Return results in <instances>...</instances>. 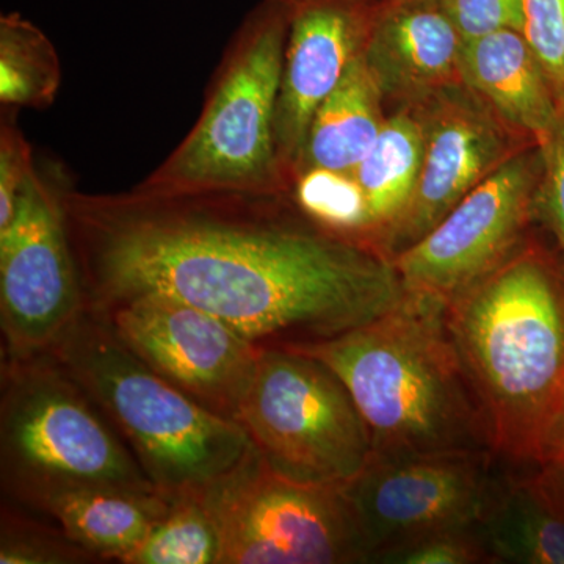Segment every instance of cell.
I'll use <instances>...</instances> for the list:
<instances>
[{"instance_id":"8992f818","label":"cell","mask_w":564,"mask_h":564,"mask_svg":"<svg viewBox=\"0 0 564 564\" xmlns=\"http://www.w3.org/2000/svg\"><path fill=\"white\" fill-rule=\"evenodd\" d=\"M0 388V477L13 502L79 486L158 489L51 352L2 361Z\"/></svg>"},{"instance_id":"4dcf8cb0","label":"cell","mask_w":564,"mask_h":564,"mask_svg":"<svg viewBox=\"0 0 564 564\" xmlns=\"http://www.w3.org/2000/svg\"><path fill=\"white\" fill-rule=\"evenodd\" d=\"M400 2H408V3H440L441 0H400Z\"/></svg>"},{"instance_id":"7a4b0ae2","label":"cell","mask_w":564,"mask_h":564,"mask_svg":"<svg viewBox=\"0 0 564 564\" xmlns=\"http://www.w3.org/2000/svg\"><path fill=\"white\" fill-rule=\"evenodd\" d=\"M447 322L494 456L551 462L564 433V274L518 252L451 300Z\"/></svg>"},{"instance_id":"7c38bea8","label":"cell","mask_w":564,"mask_h":564,"mask_svg":"<svg viewBox=\"0 0 564 564\" xmlns=\"http://www.w3.org/2000/svg\"><path fill=\"white\" fill-rule=\"evenodd\" d=\"M527 158L500 163L447 217L392 259L404 291L448 303L513 254L530 204Z\"/></svg>"},{"instance_id":"9c48e42d","label":"cell","mask_w":564,"mask_h":564,"mask_svg":"<svg viewBox=\"0 0 564 564\" xmlns=\"http://www.w3.org/2000/svg\"><path fill=\"white\" fill-rule=\"evenodd\" d=\"M84 313L61 185L35 170L0 231L2 361L50 351Z\"/></svg>"},{"instance_id":"f546056e","label":"cell","mask_w":564,"mask_h":564,"mask_svg":"<svg viewBox=\"0 0 564 564\" xmlns=\"http://www.w3.org/2000/svg\"><path fill=\"white\" fill-rule=\"evenodd\" d=\"M547 464H552V466H555L556 469H558L564 477V433L563 436L560 437L558 444H556L554 455H552L551 462H549Z\"/></svg>"},{"instance_id":"ffe728a7","label":"cell","mask_w":564,"mask_h":564,"mask_svg":"<svg viewBox=\"0 0 564 564\" xmlns=\"http://www.w3.org/2000/svg\"><path fill=\"white\" fill-rule=\"evenodd\" d=\"M425 144L421 126L399 115L384 121L373 147L352 172L369 203L381 254H384L383 242L386 245L393 226L413 199L425 159Z\"/></svg>"},{"instance_id":"484cf974","label":"cell","mask_w":564,"mask_h":564,"mask_svg":"<svg viewBox=\"0 0 564 564\" xmlns=\"http://www.w3.org/2000/svg\"><path fill=\"white\" fill-rule=\"evenodd\" d=\"M10 111V107L2 111L0 122V231L13 221L25 184L36 170L31 143Z\"/></svg>"},{"instance_id":"3957f363","label":"cell","mask_w":564,"mask_h":564,"mask_svg":"<svg viewBox=\"0 0 564 564\" xmlns=\"http://www.w3.org/2000/svg\"><path fill=\"white\" fill-rule=\"evenodd\" d=\"M291 348L321 359L344 381L373 455L492 454L443 300L404 292L372 321Z\"/></svg>"},{"instance_id":"277c9868","label":"cell","mask_w":564,"mask_h":564,"mask_svg":"<svg viewBox=\"0 0 564 564\" xmlns=\"http://www.w3.org/2000/svg\"><path fill=\"white\" fill-rule=\"evenodd\" d=\"M47 352L106 415L159 491L204 488L251 447L239 422L210 413L154 372L90 311Z\"/></svg>"},{"instance_id":"d4e9b609","label":"cell","mask_w":564,"mask_h":564,"mask_svg":"<svg viewBox=\"0 0 564 564\" xmlns=\"http://www.w3.org/2000/svg\"><path fill=\"white\" fill-rule=\"evenodd\" d=\"M522 35L540 62L564 118V0H525Z\"/></svg>"},{"instance_id":"f1b7e54d","label":"cell","mask_w":564,"mask_h":564,"mask_svg":"<svg viewBox=\"0 0 564 564\" xmlns=\"http://www.w3.org/2000/svg\"><path fill=\"white\" fill-rule=\"evenodd\" d=\"M544 152L547 166L543 188L544 214L564 252V118L545 144Z\"/></svg>"},{"instance_id":"4fadbf2b","label":"cell","mask_w":564,"mask_h":564,"mask_svg":"<svg viewBox=\"0 0 564 564\" xmlns=\"http://www.w3.org/2000/svg\"><path fill=\"white\" fill-rule=\"evenodd\" d=\"M288 41L276 117L278 161L291 173L315 111L336 87L352 58L366 50L381 7L372 0H281Z\"/></svg>"},{"instance_id":"6da1fadb","label":"cell","mask_w":564,"mask_h":564,"mask_svg":"<svg viewBox=\"0 0 564 564\" xmlns=\"http://www.w3.org/2000/svg\"><path fill=\"white\" fill-rule=\"evenodd\" d=\"M285 191L82 193L61 185L85 310L162 293L261 347L329 339L404 295L392 259L315 225Z\"/></svg>"},{"instance_id":"5b68a950","label":"cell","mask_w":564,"mask_h":564,"mask_svg":"<svg viewBox=\"0 0 564 564\" xmlns=\"http://www.w3.org/2000/svg\"><path fill=\"white\" fill-rule=\"evenodd\" d=\"M288 41L281 0L245 17L207 88L199 120L140 187L284 191L274 117Z\"/></svg>"},{"instance_id":"2e32d148","label":"cell","mask_w":564,"mask_h":564,"mask_svg":"<svg viewBox=\"0 0 564 564\" xmlns=\"http://www.w3.org/2000/svg\"><path fill=\"white\" fill-rule=\"evenodd\" d=\"M491 563L564 564V477L552 464L494 484L477 527Z\"/></svg>"},{"instance_id":"7402d4cb","label":"cell","mask_w":564,"mask_h":564,"mask_svg":"<svg viewBox=\"0 0 564 564\" xmlns=\"http://www.w3.org/2000/svg\"><path fill=\"white\" fill-rule=\"evenodd\" d=\"M170 494L169 510L126 564H220V532L202 488Z\"/></svg>"},{"instance_id":"4316f807","label":"cell","mask_w":564,"mask_h":564,"mask_svg":"<svg viewBox=\"0 0 564 564\" xmlns=\"http://www.w3.org/2000/svg\"><path fill=\"white\" fill-rule=\"evenodd\" d=\"M377 563L475 564L491 563L475 529L447 530L419 538L381 556Z\"/></svg>"},{"instance_id":"44dd1931","label":"cell","mask_w":564,"mask_h":564,"mask_svg":"<svg viewBox=\"0 0 564 564\" xmlns=\"http://www.w3.org/2000/svg\"><path fill=\"white\" fill-rule=\"evenodd\" d=\"M62 68L51 40L20 13L0 18L2 107L46 109L61 90Z\"/></svg>"},{"instance_id":"5bb4252c","label":"cell","mask_w":564,"mask_h":564,"mask_svg":"<svg viewBox=\"0 0 564 564\" xmlns=\"http://www.w3.org/2000/svg\"><path fill=\"white\" fill-rule=\"evenodd\" d=\"M502 144L484 121L454 115L437 122L425 144L413 199L393 226L386 250L393 259L432 231L499 163Z\"/></svg>"},{"instance_id":"cb8c5ba5","label":"cell","mask_w":564,"mask_h":564,"mask_svg":"<svg viewBox=\"0 0 564 564\" xmlns=\"http://www.w3.org/2000/svg\"><path fill=\"white\" fill-rule=\"evenodd\" d=\"M101 560L74 543L62 527L43 524L2 505L0 564H84Z\"/></svg>"},{"instance_id":"603a6c76","label":"cell","mask_w":564,"mask_h":564,"mask_svg":"<svg viewBox=\"0 0 564 564\" xmlns=\"http://www.w3.org/2000/svg\"><path fill=\"white\" fill-rule=\"evenodd\" d=\"M291 195L303 214L326 232L378 251L369 203L355 174L304 170L292 181Z\"/></svg>"},{"instance_id":"ac0fdd59","label":"cell","mask_w":564,"mask_h":564,"mask_svg":"<svg viewBox=\"0 0 564 564\" xmlns=\"http://www.w3.org/2000/svg\"><path fill=\"white\" fill-rule=\"evenodd\" d=\"M172 494L79 486L47 494L31 508L50 514L74 543L101 562L126 564L169 510Z\"/></svg>"},{"instance_id":"83f0119b","label":"cell","mask_w":564,"mask_h":564,"mask_svg":"<svg viewBox=\"0 0 564 564\" xmlns=\"http://www.w3.org/2000/svg\"><path fill=\"white\" fill-rule=\"evenodd\" d=\"M525 0H441L463 41L499 31L522 33Z\"/></svg>"},{"instance_id":"ba28073f","label":"cell","mask_w":564,"mask_h":564,"mask_svg":"<svg viewBox=\"0 0 564 564\" xmlns=\"http://www.w3.org/2000/svg\"><path fill=\"white\" fill-rule=\"evenodd\" d=\"M202 496L220 532V564L369 563L343 488L281 477L252 444Z\"/></svg>"},{"instance_id":"e0dca14e","label":"cell","mask_w":564,"mask_h":564,"mask_svg":"<svg viewBox=\"0 0 564 564\" xmlns=\"http://www.w3.org/2000/svg\"><path fill=\"white\" fill-rule=\"evenodd\" d=\"M459 69L470 87L508 121L533 133L541 147L552 139L563 120L562 111L521 32L499 31L464 41Z\"/></svg>"},{"instance_id":"d6986e66","label":"cell","mask_w":564,"mask_h":564,"mask_svg":"<svg viewBox=\"0 0 564 564\" xmlns=\"http://www.w3.org/2000/svg\"><path fill=\"white\" fill-rule=\"evenodd\" d=\"M381 91L362 51L315 111L292 181L310 169L355 172L383 129Z\"/></svg>"},{"instance_id":"30bf717a","label":"cell","mask_w":564,"mask_h":564,"mask_svg":"<svg viewBox=\"0 0 564 564\" xmlns=\"http://www.w3.org/2000/svg\"><path fill=\"white\" fill-rule=\"evenodd\" d=\"M492 456L469 451L373 455L343 488L369 562L429 534L475 529L496 484L489 474Z\"/></svg>"},{"instance_id":"9a60e30c","label":"cell","mask_w":564,"mask_h":564,"mask_svg":"<svg viewBox=\"0 0 564 564\" xmlns=\"http://www.w3.org/2000/svg\"><path fill=\"white\" fill-rule=\"evenodd\" d=\"M463 39L440 3L389 0L367 41V63L381 90L422 93L462 74Z\"/></svg>"},{"instance_id":"8fae6325","label":"cell","mask_w":564,"mask_h":564,"mask_svg":"<svg viewBox=\"0 0 564 564\" xmlns=\"http://www.w3.org/2000/svg\"><path fill=\"white\" fill-rule=\"evenodd\" d=\"M93 314L154 372L210 413L237 422L261 345L215 315L162 293L131 296Z\"/></svg>"},{"instance_id":"52a82bcc","label":"cell","mask_w":564,"mask_h":564,"mask_svg":"<svg viewBox=\"0 0 564 564\" xmlns=\"http://www.w3.org/2000/svg\"><path fill=\"white\" fill-rule=\"evenodd\" d=\"M237 422L263 463L299 484L344 488L373 456L347 386L295 348L263 347Z\"/></svg>"}]
</instances>
